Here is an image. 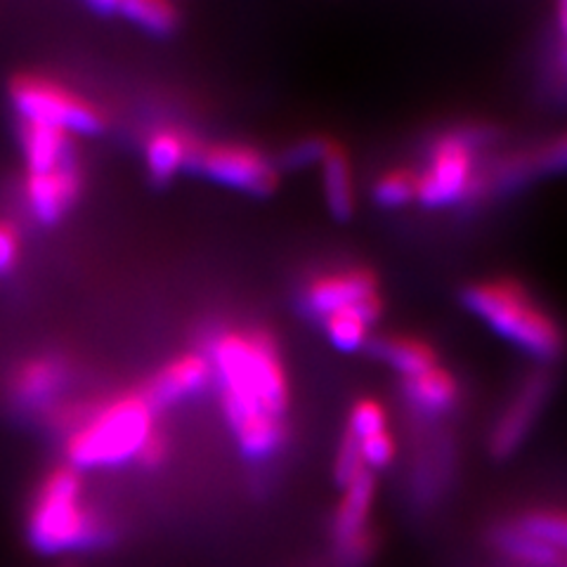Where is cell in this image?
<instances>
[{"mask_svg":"<svg viewBox=\"0 0 567 567\" xmlns=\"http://www.w3.org/2000/svg\"><path fill=\"white\" fill-rule=\"evenodd\" d=\"M206 354L239 452L248 461L275 456L287 437L289 412V381L277 343L260 329H227Z\"/></svg>","mask_w":567,"mask_h":567,"instance_id":"1","label":"cell"},{"mask_svg":"<svg viewBox=\"0 0 567 567\" xmlns=\"http://www.w3.org/2000/svg\"><path fill=\"white\" fill-rule=\"evenodd\" d=\"M27 542L41 556L95 551L114 542V529L85 502L81 473L62 466L35 492L27 518Z\"/></svg>","mask_w":567,"mask_h":567,"instance_id":"2","label":"cell"},{"mask_svg":"<svg viewBox=\"0 0 567 567\" xmlns=\"http://www.w3.org/2000/svg\"><path fill=\"white\" fill-rule=\"evenodd\" d=\"M461 303L504 341L529 358L554 362L565 350V333L518 281H477L461 291Z\"/></svg>","mask_w":567,"mask_h":567,"instance_id":"3","label":"cell"},{"mask_svg":"<svg viewBox=\"0 0 567 567\" xmlns=\"http://www.w3.org/2000/svg\"><path fill=\"white\" fill-rule=\"evenodd\" d=\"M154 406L142 393L114 398L83 419L66 437V458L74 471L116 468L137 461L150 435L158 429Z\"/></svg>","mask_w":567,"mask_h":567,"instance_id":"4","label":"cell"},{"mask_svg":"<svg viewBox=\"0 0 567 567\" xmlns=\"http://www.w3.org/2000/svg\"><path fill=\"white\" fill-rule=\"evenodd\" d=\"M12 106L24 123L60 128L74 135H95L104 128V114L66 85L41 76H17L10 85Z\"/></svg>","mask_w":567,"mask_h":567,"instance_id":"5","label":"cell"},{"mask_svg":"<svg viewBox=\"0 0 567 567\" xmlns=\"http://www.w3.org/2000/svg\"><path fill=\"white\" fill-rule=\"evenodd\" d=\"M492 133L456 131L442 135L431 152L429 166L419 175L416 199L429 208H447L464 202L475 187V152Z\"/></svg>","mask_w":567,"mask_h":567,"instance_id":"6","label":"cell"},{"mask_svg":"<svg viewBox=\"0 0 567 567\" xmlns=\"http://www.w3.org/2000/svg\"><path fill=\"white\" fill-rule=\"evenodd\" d=\"M187 168L213 183L248 194H270L277 187V168L268 156L246 145H194Z\"/></svg>","mask_w":567,"mask_h":567,"instance_id":"7","label":"cell"},{"mask_svg":"<svg viewBox=\"0 0 567 567\" xmlns=\"http://www.w3.org/2000/svg\"><path fill=\"white\" fill-rule=\"evenodd\" d=\"M548 395H551V377L546 371H535L523 381L492 429L489 452L496 458H506L523 445L529 431L535 429Z\"/></svg>","mask_w":567,"mask_h":567,"instance_id":"8","label":"cell"},{"mask_svg":"<svg viewBox=\"0 0 567 567\" xmlns=\"http://www.w3.org/2000/svg\"><path fill=\"white\" fill-rule=\"evenodd\" d=\"M81 192V171L76 162L62 164L43 173H27L24 197L31 216L41 225L60 223L71 206L76 204Z\"/></svg>","mask_w":567,"mask_h":567,"instance_id":"9","label":"cell"},{"mask_svg":"<svg viewBox=\"0 0 567 567\" xmlns=\"http://www.w3.org/2000/svg\"><path fill=\"white\" fill-rule=\"evenodd\" d=\"M377 293H379V281L374 272H369L364 268H354L343 272L319 275L317 279H312L306 287L303 303L310 315L327 319L329 315L346 310L350 306H358L362 300Z\"/></svg>","mask_w":567,"mask_h":567,"instance_id":"10","label":"cell"},{"mask_svg":"<svg viewBox=\"0 0 567 567\" xmlns=\"http://www.w3.org/2000/svg\"><path fill=\"white\" fill-rule=\"evenodd\" d=\"M213 379V367L208 354L204 352H185L181 358L168 362L164 369L156 371V377L145 385L142 395L154 410L199 395Z\"/></svg>","mask_w":567,"mask_h":567,"instance_id":"11","label":"cell"},{"mask_svg":"<svg viewBox=\"0 0 567 567\" xmlns=\"http://www.w3.org/2000/svg\"><path fill=\"white\" fill-rule=\"evenodd\" d=\"M377 499V473L374 471H362L352 483L343 487L341 504L333 513L331 523V535L333 544H346L354 537H360L362 532L369 529V516L371 506Z\"/></svg>","mask_w":567,"mask_h":567,"instance_id":"12","label":"cell"},{"mask_svg":"<svg viewBox=\"0 0 567 567\" xmlns=\"http://www.w3.org/2000/svg\"><path fill=\"white\" fill-rule=\"evenodd\" d=\"M20 142L24 150L27 173H43L76 162L74 137L60 128L41 126V123H22Z\"/></svg>","mask_w":567,"mask_h":567,"instance_id":"13","label":"cell"},{"mask_svg":"<svg viewBox=\"0 0 567 567\" xmlns=\"http://www.w3.org/2000/svg\"><path fill=\"white\" fill-rule=\"evenodd\" d=\"M402 390H404V398L410 400L414 410L425 416H440L450 412L458 398L456 379L447 369H440V367L423 371L419 377L404 379Z\"/></svg>","mask_w":567,"mask_h":567,"instance_id":"14","label":"cell"},{"mask_svg":"<svg viewBox=\"0 0 567 567\" xmlns=\"http://www.w3.org/2000/svg\"><path fill=\"white\" fill-rule=\"evenodd\" d=\"M379 317H381V298L377 293L362 300L358 306H350L346 310L329 315L327 319H322V322H324L327 339L331 341L333 348H339L343 352H354L367 343L369 329Z\"/></svg>","mask_w":567,"mask_h":567,"instance_id":"15","label":"cell"},{"mask_svg":"<svg viewBox=\"0 0 567 567\" xmlns=\"http://www.w3.org/2000/svg\"><path fill=\"white\" fill-rule=\"evenodd\" d=\"M492 542L504 556L525 567H565L560 548L525 535L513 523H506L492 532Z\"/></svg>","mask_w":567,"mask_h":567,"instance_id":"16","label":"cell"},{"mask_svg":"<svg viewBox=\"0 0 567 567\" xmlns=\"http://www.w3.org/2000/svg\"><path fill=\"white\" fill-rule=\"evenodd\" d=\"M66 371L58 360H33L24 364L12 381V393L22 404L41 406L60 393Z\"/></svg>","mask_w":567,"mask_h":567,"instance_id":"17","label":"cell"},{"mask_svg":"<svg viewBox=\"0 0 567 567\" xmlns=\"http://www.w3.org/2000/svg\"><path fill=\"white\" fill-rule=\"evenodd\" d=\"M194 145H197V142L177 131H168V128L156 131L147 140V147H145L147 168L154 181L168 183L177 171L187 168Z\"/></svg>","mask_w":567,"mask_h":567,"instance_id":"18","label":"cell"},{"mask_svg":"<svg viewBox=\"0 0 567 567\" xmlns=\"http://www.w3.org/2000/svg\"><path fill=\"white\" fill-rule=\"evenodd\" d=\"M322 181H324V197L329 204L331 216L336 220H348L354 213V185H352V168L348 154L333 145L322 162Z\"/></svg>","mask_w":567,"mask_h":567,"instance_id":"19","label":"cell"},{"mask_svg":"<svg viewBox=\"0 0 567 567\" xmlns=\"http://www.w3.org/2000/svg\"><path fill=\"white\" fill-rule=\"evenodd\" d=\"M374 354L385 364L393 367L404 379L423 374L437 367L435 350L419 339H406V336H388L374 343Z\"/></svg>","mask_w":567,"mask_h":567,"instance_id":"20","label":"cell"},{"mask_svg":"<svg viewBox=\"0 0 567 567\" xmlns=\"http://www.w3.org/2000/svg\"><path fill=\"white\" fill-rule=\"evenodd\" d=\"M118 14L154 35H166L181 22L175 6L164 0H126V3H118Z\"/></svg>","mask_w":567,"mask_h":567,"instance_id":"21","label":"cell"},{"mask_svg":"<svg viewBox=\"0 0 567 567\" xmlns=\"http://www.w3.org/2000/svg\"><path fill=\"white\" fill-rule=\"evenodd\" d=\"M416 189H419V175L416 173L406 171V168L390 171L377 181L374 202L383 208L406 206V204L416 199Z\"/></svg>","mask_w":567,"mask_h":567,"instance_id":"22","label":"cell"},{"mask_svg":"<svg viewBox=\"0 0 567 567\" xmlns=\"http://www.w3.org/2000/svg\"><path fill=\"white\" fill-rule=\"evenodd\" d=\"M520 168L525 173V181H529L535 173H556L567 171V133L546 147L535 152L532 156H518Z\"/></svg>","mask_w":567,"mask_h":567,"instance_id":"23","label":"cell"},{"mask_svg":"<svg viewBox=\"0 0 567 567\" xmlns=\"http://www.w3.org/2000/svg\"><path fill=\"white\" fill-rule=\"evenodd\" d=\"M388 416L383 404L377 400H360L354 402V406L350 410V419H348V433H352L358 440H364L369 435H377L385 429Z\"/></svg>","mask_w":567,"mask_h":567,"instance_id":"24","label":"cell"},{"mask_svg":"<svg viewBox=\"0 0 567 567\" xmlns=\"http://www.w3.org/2000/svg\"><path fill=\"white\" fill-rule=\"evenodd\" d=\"M377 548L379 539L374 535V529L369 527L360 537L336 546V567H367L371 558L377 556Z\"/></svg>","mask_w":567,"mask_h":567,"instance_id":"25","label":"cell"},{"mask_svg":"<svg viewBox=\"0 0 567 567\" xmlns=\"http://www.w3.org/2000/svg\"><path fill=\"white\" fill-rule=\"evenodd\" d=\"M362 471H367V466H364V461H362L360 440L354 437L352 433L346 431V435H343V440H341L339 454H336V466H333L336 483L346 487V485L352 483L354 477H358Z\"/></svg>","mask_w":567,"mask_h":567,"instance_id":"26","label":"cell"},{"mask_svg":"<svg viewBox=\"0 0 567 567\" xmlns=\"http://www.w3.org/2000/svg\"><path fill=\"white\" fill-rule=\"evenodd\" d=\"M360 452L367 471H379L390 466V461L395 458V440L388 431H381L377 435H369L360 440Z\"/></svg>","mask_w":567,"mask_h":567,"instance_id":"27","label":"cell"},{"mask_svg":"<svg viewBox=\"0 0 567 567\" xmlns=\"http://www.w3.org/2000/svg\"><path fill=\"white\" fill-rule=\"evenodd\" d=\"M329 147H331V140L306 137V140L296 142L293 147L287 150V154H284V164H287L289 168H303V166H310V164H322Z\"/></svg>","mask_w":567,"mask_h":567,"instance_id":"28","label":"cell"},{"mask_svg":"<svg viewBox=\"0 0 567 567\" xmlns=\"http://www.w3.org/2000/svg\"><path fill=\"white\" fill-rule=\"evenodd\" d=\"M20 260V233L8 220H0V277L10 275Z\"/></svg>","mask_w":567,"mask_h":567,"instance_id":"29","label":"cell"},{"mask_svg":"<svg viewBox=\"0 0 567 567\" xmlns=\"http://www.w3.org/2000/svg\"><path fill=\"white\" fill-rule=\"evenodd\" d=\"M168 456V440L164 435V431H154L150 435V440L145 442V447L137 454V464L145 468H158Z\"/></svg>","mask_w":567,"mask_h":567,"instance_id":"30","label":"cell"},{"mask_svg":"<svg viewBox=\"0 0 567 567\" xmlns=\"http://www.w3.org/2000/svg\"><path fill=\"white\" fill-rule=\"evenodd\" d=\"M91 10L97 14H116L118 3H114V0H95V3H91Z\"/></svg>","mask_w":567,"mask_h":567,"instance_id":"31","label":"cell"},{"mask_svg":"<svg viewBox=\"0 0 567 567\" xmlns=\"http://www.w3.org/2000/svg\"><path fill=\"white\" fill-rule=\"evenodd\" d=\"M556 20H558V29H560V35L567 43V0H563V3L558 6L556 10Z\"/></svg>","mask_w":567,"mask_h":567,"instance_id":"32","label":"cell"},{"mask_svg":"<svg viewBox=\"0 0 567 567\" xmlns=\"http://www.w3.org/2000/svg\"><path fill=\"white\" fill-rule=\"evenodd\" d=\"M563 58H565V64H567V48H565V55Z\"/></svg>","mask_w":567,"mask_h":567,"instance_id":"33","label":"cell"},{"mask_svg":"<svg viewBox=\"0 0 567 567\" xmlns=\"http://www.w3.org/2000/svg\"><path fill=\"white\" fill-rule=\"evenodd\" d=\"M565 567H567V563H565Z\"/></svg>","mask_w":567,"mask_h":567,"instance_id":"34","label":"cell"}]
</instances>
